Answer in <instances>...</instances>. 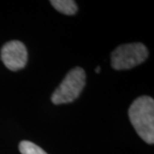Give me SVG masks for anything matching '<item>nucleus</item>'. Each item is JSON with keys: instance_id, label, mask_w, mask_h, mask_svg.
I'll use <instances>...</instances> for the list:
<instances>
[{"instance_id": "1", "label": "nucleus", "mask_w": 154, "mask_h": 154, "mask_svg": "<svg viewBox=\"0 0 154 154\" xmlns=\"http://www.w3.org/2000/svg\"><path fill=\"white\" fill-rule=\"evenodd\" d=\"M128 116L137 134L148 144L154 143V100L149 96L136 98L129 107Z\"/></svg>"}, {"instance_id": "2", "label": "nucleus", "mask_w": 154, "mask_h": 154, "mask_svg": "<svg viewBox=\"0 0 154 154\" xmlns=\"http://www.w3.org/2000/svg\"><path fill=\"white\" fill-rule=\"evenodd\" d=\"M86 74L81 67H75L67 73L60 85L55 89L51 96L53 104H65L73 102L82 92L85 86Z\"/></svg>"}, {"instance_id": "3", "label": "nucleus", "mask_w": 154, "mask_h": 154, "mask_svg": "<svg viewBox=\"0 0 154 154\" xmlns=\"http://www.w3.org/2000/svg\"><path fill=\"white\" fill-rule=\"evenodd\" d=\"M148 57V49L142 43H128L115 48L111 53V65L115 70H126L139 65Z\"/></svg>"}, {"instance_id": "4", "label": "nucleus", "mask_w": 154, "mask_h": 154, "mask_svg": "<svg viewBox=\"0 0 154 154\" xmlns=\"http://www.w3.org/2000/svg\"><path fill=\"white\" fill-rule=\"evenodd\" d=\"M2 62L11 71H17L25 67L28 53L25 45L18 40H12L5 43L1 48Z\"/></svg>"}, {"instance_id": "5", "label": "nucleus", "mask_w": 154, "mask_h": 154, "mask_svg": "<svg viewBox=\"0 0 154 154\" xmlns=\"http://www.w3.org/2000/svg\"><path fill=\"white\" fill-rule=\"evenodd\" d=\"M51 5L57 11L66 15H73L77 12L76 2L73 0H51Z\"/></svg>"}, {"instance_id": "6", "label": "nucleus", "mask_w": 154, "mask_h": 154, "mask_svg": "<svg viewBox=\"0 0 154 154\" xmlns=\"http://www.w3.org/2000/svg\"><path fill=\"white\" fill-rule=\"evenodd\" d=\"M19 151L21 154H47L41 147L27 140H22L19 143Z\"/></svg>"}, {"instance_id": "7", "label": "nucleus", "mask_w": 154, "mask_h": 154, "mask_svg": "<svg viewBox=\"0 0 154 154\" xmlns=\"http://www.w3.org/2000/svg\"><path fill=\"white\" fill-rule=\"evenodd\" d=\"M95 72H96V73H99L100 72V67L99 66H97L96 68H95Z\"/></svg>"}]
</instances>
